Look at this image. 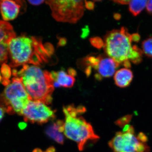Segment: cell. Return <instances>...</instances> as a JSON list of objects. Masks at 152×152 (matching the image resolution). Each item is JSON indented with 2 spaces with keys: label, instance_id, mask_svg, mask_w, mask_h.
Wrapping results in <instances>:
<instances>
[{
  "label": "cell",
  "instance_id": "cell-1",
  "mask_svg": "<svg viewBox=\"0 0 152 152\" xmlns=\"http://www.w3.org/2000/svg\"><path fill=\"white\" fill-rule=\"evenodd\" d=\"M9 52L12 67L28 64L39 66L48 63L54 49L51 44L43 43L40 38L22 36L11 40Z\"/></svg>",
  "mask_w": 152,
  "mask_h": 152
},
{
  "label": "cell",
  "instance_id": "cell-2",
  "mask_svg": "<svg viewBox=\"0 0 152 152\" xmlns=\"http://www.w3.org/2000/svg\"><path fill=\"white\" fill-rule=\"evenodd\" d=\"M132 42L131 34L122 27L106 35L104 50L107 56L128 69L131 67V62L138 64L142 60V51L136 45H132Z\"/></svg>",
  "mask_w": 152,
  "mask_h": 152
},
{
  "label": "cell",
  "instance_id": "cell-3",
  "mask_svg": "<svg viewBox=\"0 0 152 152\" xmlns=\"http://www.w3.org/2000/svg\"><path fill=\"white\" fill-rule=\"evenodd\" d=\"M13 74L21 79L32 100L51 103L54 86L50 72L37 66L25 65L19 72L14 70Z\"/></svg>",
  "mask_w": 152,
  "mask_h": 152
},
{
  "label": "cell",
  "instance_id": "cell-4",
  "mask_svg": "<svg viewBox=\"0 0 152 152\" xmlns=\"http://www.w3.org/2000/svg\"><path fill=\"white\" fill-rule=\"evenodd\" d=\"M86 111L83 106L70 105L63 108L65 118L64 134L68 138L77 143L80 151L84 149L88 142L97 140L99 138L95 134L91 125L82 116Z\"/></svg>",
  "mask_w": 152,
  "mask_h": 152
},
{
  "label": "cell",
  "instance_id": "cell-5",
  "mask_svg": "<svg viewBox=\"0 0 152 152\" xmlns=\"http://www.w3.org/2000/svg\"><path fill=\"white\" fill-rule=\"evenodd\" d=\"M30 100L31 99L21 79L14 77L0 96V106L10 115L18 114L22 115L25 107Z\"/></svg>",
  "mask_w": 152,
  "mask_h": 152
},
{
  "label": "cell",
  "instance_id": "cell-6",
  "mask_svg": "<svg viewBox=\"0 0 152 152\" xmlns=\"http://www.w3.org/2000/svg\"><path fill=\"white\" fill-rule=\"evenodd\" d=\"M109 142L114 152H148L147 138L143 133L136 135L132 126L127 124Z\"/></svg>",
  "mask_w": 152,
  "mask_h": 152
},
{
  "label": "cell",
  "instance_id": "cell-7",
  "mask_svg": "<svg viewBox=\"0 0 152 152\" xmlns=\"http://www.w3.org/2000/svg\"><path fill=\"white\" fill-rule=\"evenodd\" d=\"M83 1H48L52 15L57 21L75 23L83 15L85 4Z\"/></svg>",
  "mask_w": 152,
  "mask_h": 152
},
{
  "label": "cell",
  "instance_id": "cell-8",
  "mask_svg": "<svg viewBox=\"0 0 152 152\" xmlns=\"http://www.w3.org/2000/svg\"><path fill=\"white\" fill-rule=\"evenodd\" d=\"M83 61L85 64L87 66L85 69V72L87 75H90L93 68L97 72L96 78L98 80H101L102 78L111 77L120 66L111 58L102 55L97 56H89L85 58Z\"/></svg>",
  "mask_w": 152,
  "mask_h": 152
},
{
  "label": "cell",
  "instance_id": "cell-9",
  "mask_svg": "<svg viewBox=\"0 0 152 152\" xmlns=\"http://www.w3.org/2000/svg\"><path fill=\"white\" fill-rule=\"evenodd\" d=\"M22 115L25 121L42 124L55 118L54 111L40 101L30 100L25 107Z\"/></svg>",
  "mask_w": 152,
  "mask_h": 152
},
{
  "label": "cell",
  "instance_id": "cell-10",
  "mask_svg": "<svg viewBox=\"0 0 152 152\" xmlns=\"http://www.w3.org/2000/svg\"><path fill=\"white\" fill-rule=\"evenodd\" d=\"M20 8V6L14 1H0V10L5 21L15 18L18 15Z\"/></svg>",
  "mask_w": 152,
  "mask_h": 152
},
{
  "label": "cell",
  "instance_id": "cell-11",
  "mask_svg": "<svg viewBox=\"0 0 152 152\" xmlns=\"http://www.w3.org/2000/svg\"><path fill=\"white\" fill-rule=\"evenodd\" d=\"M52 78L54 81V86L56 87L61 86L66 88H71L74 86L75 81V76L65 71L52 72Z\"/></svg>",
  "mask_w": 152,
  "mask_h": 152
},
{
  "label": "cell",
  "instance_id": "cell-12",
  "mask_svg": "<svg viewBox=\"0 0 152 152\" xmlns=\"http://www.w3.org/2000/svg\"><path fill=\"white\" fill-rule=\"evenodd\" d=\"M64 122L57 121L47 128L46 133L48 136L60 144L64 142Z\"/></svg>",
  "mask_w": 152,
  "mask_h": 152
},
{
  "label": "cell",
  "instance_id": "cell-13",
  "mask_svg": "<svg viewBox=\"0 0 152 152\" xmlns=\"http://www.w3.org/2000/svg\"><path fill=\"white\" fill-rule=\"evenodd\" d=\"M133 74L130 69L122 68L117 71L114 75L115 85L121 88L128 87L132 81Z\"/></svg>",
  "mask_w": 152,
  "mask_h": 152
},
{
  "label": "cell",
  "instance_id": "cell-14",
  "mask_svg": "<svg viewBox=\"0 0 152 152\" xmlns=\"http://www.w3.org/2000/svg\"><path fill=\"white\" fill-rule=\"evenodd\" d=\"M15 37L12 26L8 22L0 20V43L9 44Z\"/></svg>",
  "mask_w": 152,
  "mask_h": 152
},
{
  "label": "cell",
  "instance_id": "cell-15",
  "mask_svg": "<svg viewBox=\"0 0 152 152\" xmlns=\"http://www.w3.org/2000/svg\"><path fill=\"white\" fill-rule=\"evenodd\" d=\"M148 1H130L129 11L134 16H137L146 7Z\"/></svg>",
  "mask_w": 152,
  "mask_h": 152
},
{
  "label": "cell",
  "instance_id": "cell-16",
  "mask_svg": "<svg viewBox=\"0 0 152 152\" xmlns=\"http://www.w3.org/2000/svg\"><path fill=\"white\" fill-rule=\"evenodd\" d=\"M142 52L149 58H152V37L148 38L142 43Z\"/></svg>",
  "mask_w": 152,
  "mask_h": 152
},
{
  "label": "cell",
  "instance_id": "cell-17",
  "mask_svg": "<svg viewBox=\"0 0 152 152\" xmlns=\"http://www.w3.org/2000/svg\"><path fill=\"white\" fill-rule=\"evenodd\" d=\"M1 72L4 78L3 84L7 86L10 84L11 82L9 80L10 77L11 75L10 68L5 64H3L1 68Z\"/></svg>",
  "mask_w": 152,
  "mask_h": 152
},
{
  "label": "cell",
  "instance_id": "cell-18",
  "mask_svg": "<svg viewBox=\"0 0 152 152\" xmlns=\"http://www.w3.org/2000/svg\"><path fill=\"white\" fill-rule=\"evenodd\" d=\"M9 54V44L0 43V64L5 61Z\"/></svg>",
  "mask_w": 152,
  "mask_h": 152
},
{
  "label": "cell",
  "instance_id": "cell-19",
  "mask_svg": "<svg viewBox=\"0 0 152 152\" xmlns=\"http://www.w3.org/2000/svg\"><path fill=\"white\" fill-rule=\"evenodd\" d=\"M91 42L94 46L98 47V48H100L104 46L103 41H102L101 39L99 38L91 39Z\"/></svg>",
  "mask_w": 152,
  "mask_h": 152
},
{
  "label": "cell",
  "instance_id": "cell-20",
  "mask_svg": "<svg viewBox=\"0 0 152 152\" xmlns=\"http://www.w3.org/2000/svg\"><path fill=\"white\" fill-rule=\"evenodd\" d=\"M33 152H56L54 147H51L47 149L46 151H43L40 149L36 148L33 151Z\"/></svg>",
  "mask_w": 152,
  "mask_h": 152
},
{
  "label": "cell",
  "instance_id": "cell-21",
  "mask_svg": "<svg viewBox=\"0 0 152 152\" xmlns=\"http://www.w3.org/2000/svg\"><path fill=\"white\" fill-rule=\"evenodd\" d=\"M131 37H132V42H138L140 39V36L138 33H134V34H131Z\"/></svg>",
  "mask_w": 152,
  "mask_h": 152
},
{
  "label": "cell",
  "instance_id": "cell-22",
  "mask_svg": "<svg viewBox=\"0 0 152 152\" xmlns=\"http://www.w3.org/2000/svg\"><path fill=\"white\" fill-rule=\"evenodd\" d=\"M85 6L89 10H92L94 8V3L90 1H85Z\"/></svg>",
  "mask_w": 152,
  "mask_h": 152
},
{
  "label": "cell",
  "instance_id": "cell-23",
  "mask_svg": "<svg viewBox=\"0 0 152 152\" xmlns=\"http://www.w3.org/2000/svg\"><path fill=\"white\" fill-rule=\"evenodd\" d=\"M146 7V10L148 13L152 14V0L148 1Z\"/></svg>",
  "mask_w": 152,
  "mask_h": 152
},
{
  "label": "cell",
  "instance_id": "cell-24",
  "mask_svg": "<svg viewBox=\"0 0 152 152\" xmlns=\"http://www.w3.org/2000/svg\"><path fill=\"white\" fill-rule=\"evenodd\" d=\"M29 2L33 5L37 6L40 5L45 2L44 1H28Z\"/></svg>",
  "mask_w": 152,
  "mask_h": 152
},
{
  "label": "cell",
  "instance_id": "cell-25",
  "mask_svg": "<svg viewBox=\"0 0 152 152\" xmlns=\"http://www.w3.org/2000/svg\"><path fill=\"white\" fill-rule=\"evenodd\" d=\"M114 2L117 4H120L121 5L129 4L130 1H126V0H122V1H114Z\"/></svg>",
  "mask_w": 152,
  "mask_h": 152
},
{
  "label": "cell",
  "instance_id": "cell-26",
  "mask_svg": "<svg viewBox=\"0 0 152 152\" xmlns=\"http://www.w3.org/2000/svg\"><path fill=\"white\" fill-rule=\"evenodd\" d=\"M4 112L5 111L4 110V109L0 107V122L3 119V117L4 116Z\"/></svg>",
  "mask_w": 152,
  "mask_h": 152
},
{
  "label": "cell",
  "instance_id": "cell-27",
  "mask_svg": "<svg viewBox=\"0 0 152 152\" xmlns=\"http://www.w3.org/2000/svg\"><path fill=\"white\" fill-rule=\"evenodd\" d=\"M114 17H115V19H117V20H119L121 18V15L118 14H115Z\"/></svg>",
  "mask_w": 152,
  "mask_h": 152
},
{
  "label": "cell",
  "instance_id": "cell-28",
  "mask_svg": "<svg viewBox=\"0 0 152 152\" xmlns=\"http://www.w3.org/2000/svg\"><path fill=\"white\" fill-rule=\"evenodd\" d=\"M1 74H0V81H1Z\"/></svg>",
  "mask_w": 152,
  "mask_h": 152
}]
</instances>
